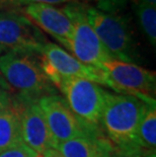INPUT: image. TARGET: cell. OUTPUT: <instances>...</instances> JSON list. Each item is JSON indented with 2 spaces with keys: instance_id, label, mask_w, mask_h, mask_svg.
Here are the masks:
<instances>
[{
  "instance_id": "4",
  "label": "cell",
  "mask_w": 156,
  "mask_h": 157,
  "mask_svg": "<svg viewBox=\"0 0 156 157\" xmlns=\"http://www.w3.org/2000/svg\"><path fill=\"white\" fill-rule=\"evenodd\" d=\"M105 74V86L119 94L131 95L146 103H156V75L154 71L136 63L111 59L99 67Z\"/></svg>"
},
{
  "instance_id": "20",
  "label": "cell",
  "mask_w": 156,
  "mask_h": 157,
  "mask_svg": "<svg viewBox=\"0 0 156 157\" xmlns=\"http://www.w3.org/2000/svg\"><path fill=\"white\" fill-rule=\"evenodd\" d=\"M41 157H65L62 154L61 152H59L57 149H49L47 151H45L43 154L41 155Z\"/></svg>"
},
{
  "instance_id": "25",
  "label": "cell",
  "mask_w": 156,
  "mask_h": 157,
  "mask_svg": "<svg viewBox=\"0 0 156 157\" xmlns=\"http://www.w3.org/2000/svg\"><path fill=\"white\" fill-rule=\"evenodd\" d=\"M142 157H155V152H148L147 155L144 154Z\"/></svg>"
},
{
  "instance_id": "16",
  "label": "cell",
  "mask_w": 156,
  "mask_h": 157,
  "mask_svg": "<svg viewBox=\"0 0 156 157\" xmlns=\"http://www.w3.org/2000/svg\"><path fill=\"white\" fill-rule=\"evenodd\" d=\"M0 157H41V155L25 143L21 142L0 151Z\"/></svg>"
},
{
  "instance_id": "5",
  "label": "cell",
  "mask_w": 156,
  "mask_h": 157,
  "mask_svg": "<svg viewBox=\"0 0 156 157\" xmlns=\"http://www.w3.org/2000/svg\"><path fill=\"white\" fill-rule=\"evenodd\" d=\"M52 83L76 116L89 125L101 127L108 91L97 83L81 78H56Z\"/></svg>"
},
{
  "instance_id": "3",
  "label": "cell",
  "mask_w": 156,
  "mask_h": 157,
  "mask_svg": "<svg viewBox=\"0 0 156 157\" xmlns=\"http://www.w3.org/2000/svg\"><path fill=\"white\" fill-rule=\"evenodd\" d=\"M89 25L112 59L135 63L139 60L138 46L130 22L119 12L99 10L87 6Z\"/></svg>"
},
{
  "instance_id": "1",
  "label": "cell",
  "mask_w": 156,
  "mask_h": 157,
  "mask_svg": "<svg viewBox=\"0 0 156 157\" xmlns=\"http://www.w3.org/2000/svg\"><path fill=\"white\" fill-rule=\"evenodd\" d=\"M144 103L131 95L108 92L101 125L116 150L130 157L145 153L138 145L137 132Z\"/></svg>"
},
{
  "instance_id": "14",
  "label": "cell",
  "mask_w": 156,
  "mask_h": 157,
  "mask_svg": "<svg viewBox=\"0 0 156 157\" xmlns=\"http://www.w3.org/2000/svg\"><path fill=\"white\" fill-rule=\"evenodd\" d=\"M137 141L145 152H155L156 147V103H144L139 121Z\"/></svg>"
},
{
  "instance_id": "10",
  "label": "cell",
  "mask_w": 156,
  "mask_h": 157,
  "mask_svg": "<svg viewBox=\"0 0 156 157\" xmlns=\"http://www.w3.org/2000/svg\"><path fill=\"white\" fill-rule=\"evenodd\" d=\"M21 122L22 142L42 155L49 149L57 148V143L50 132L39 101L15 94Z\"/></svg>"
},
{
  "instance_id": "13",
  "label": "cell",
  "mask_w": 156,
  "mask_h": 157,
  "mask_svg": "<svg viewBox=\"0 0 156 157\" xmlns=\"http://www.w3.org/2000/svg\"><path fill=\"white\" fill-rule=\"evenodd\" d=\"M56 149L65 157H109L116 151L104 134L77 137L60 143Z\"/></svg>"
},
{
  "instance_id": "19",
  "label": "cell",
  "mask_w": 156,
  "mask_h": 157,
  "mask_svg": "<svg viewBox=\"0 0 156 157\" xmlns=\"http://www.w3.org/2000/svg\"><path fill=\"white\" fill-rule=\"evenodd\" d=\"M24 0H0V11L21 7Z\"/></svg>"
},
{
  "instance_id": "22",
  "label": "cell",
  "mask_w": 156,
  "mask_h": 157,
  "mask_svg": "<svg viewBox=\"0 0 156 157\" xmlns=\"http://www.w3.org/2000/svg\"><path fill=\"white\" fill-rule=\"evenodd\" d=\"M138 2L146 3V4H150V5L156 6V0H138Z\"/></svg>"
},
{
  "instance_id": "8",
  "label": "cell",
  "mask_w": 156,
  "mask_h": 157,
  "mask_svg": "<svg viewBox=\"0 0 156 157\" xmlns=\"http://www.w3.org/2000/svg\"><path fill=\"white\" fill-rule=\"evenodd\" d=\"M39 105L57 146L77 137L102 134L99 127L89 125L76 116L65 98L58 93L42 98Z\"/></svg>"
},
{
  "instance_id": "21",
  "label": "cell",
  "mask_w": 156,
  "mask_h": 157,
  "mask_svg": "<svg viewBox=\"0 0 156 157\" xmlns=\"http://www.w3.org/2000/svg\"><path fill=\"white\" fill-rule=\"evenodd\" d=\"M2 88L8 89V88H9V86L7 85V83L5 82V80L3 79V77L1 76V74H0V89H2ZM9 89H10V88H9Z\"/></svg>"
},
{
  "instance_id": "17",
  "label": "cell",
  "mask_w": 156,
  "mask_h": 157,
  "mask_svg": "<svg viewBox=\"0 0 156 157\" xmlns=\"http://www.w3.org/2000/svg\"><path fill=\"white\" fill-rule=\"evenodd\" d=\"M99 10L107 12H119L127 4L128 0H95Z\"/></svg>"
},
{
  "instance_id": "23",
  "label": "cell",
  "mask_w": 156,
  "mask_h": 157,
  "mask_svg": "<svg viewBox=\"0 0 156 157\" xmlns=\"http://www.w3.org/2000/svg\"><path fill=\"white\" fill-rule=\"evenodd\" d=\"M109 157H130V156H127V155L123 154V153H121V152H119L118 150H116V151L112 153Z\"/></svg>"
},
{
  "instance_id": "6",
  "label": "cell",
  "mask_w": 156,
  "mask_h": 157,
  "mask_svg": "<svg viewBox=\"0 0 156 157\" xmlns=\"http://www.w3.org/2000/svg\"><path fill=\"white\" fill-rule=\"evenodd\" d=\"M87 6L86 3L69 2L63 8L73 25V35L68 51L84 64L99 68L102 63L112 58L89 25L86 16Z\"/></svg>"
},
{
  "instance_id": "7",
  "label": "cell",
  "mask_w": 156,
  "mask_h": 157,
  "mask_svg": "<svg viewBox=\"0 0 156 157\" xmlns=\"http://www.w3.org/2000/svg\"><path fill=\"white\" fill-rule=\"evenodd\" d=\"M47 40L25 13L10 9L0 11V55L8 52L40 53Z\"/></svg>"
},
{
  "instance_id": "18",
  "label": "cell",
  "mask_w": 156,
  "mask_h": 157,
  "mask_svg": "<svg viewBox=\"0 0 156 157\" xmlns=\"http://www.w3.org/2000/svg\"><path fill=\"white\" fill-rule=\"evenodd\" d=\"M70 0H24L22 6H26L29 4H49V5H56L62 4V3H69Z\"/></svg>"
},
{
  "instance_id": "9",
  "label": "cell",
  "mask_w": 156,
  "mask_h": 157,
  "mask_svg": "<svg viewBox=\"0 0 156 157\" xmlns=\"http://www.w3.org/2000/svg\"><path fill=\"white\" fill-rule=\"evenodd\" d=\"M42 66L51 82L56 78H81L105 86L101 69L82 63L56 44L47 43L41 51Z\"/></svg>"
},
{
  "instance_id": "11",
  "label": "cell",
  "mask_w": 156,
  "mask_h": 157,
  "mask_svg": "<svg viewBox=\"0 0 156 157\" xmlns=\"http://www.w3.org/2000/svg\"><path fill=\"white\" fill-rule=\"evenodd\" d=\"M24 12L36 25L68 50L73 35V25L63 9L49 4H29L25 7Z\"/></svg>"
},
{
  "instance_id": "15",
  "label": "cell",
  "mask_w": 156,
  "mask_h": 157,
  "mask_svg": "<svg viewBox=\"0 0 156 157\" xmlns=\"http://www.w3.org/2000/svg\"><path fill=\"white\" fill-rule=\"evenodd\" d=\"M135 12L142 33L149 43L156 45V6L138 2L135 6Z\"/></svg>"
},
{
  "instance_id": "24",
  "label": "cell",
  "mask_w": 156,
  "mask_h": 157,
  "mask_svg": "<svg viewBox=\"0 0 156 157\" xmlns=\"http://www.w3.org/2000/svg\"><path fill=\"white\" fill-rule=\"evenodd\" d=\"M71 2H80V3H86L89 1H95V0H70Z\"/></svg>"
},
{
  "instance_id": "2",
  "label": "cell",
  "mask_w": 156,
  "mask_h": 157,
  "mask_svg": "<svg viewBox=\"0 0 156 157\" xmlns=\"http://www.w3.org/2000/svg\"><path fill=\"white\" fill-rule=\"evenodd\" d=\"M0 74L9 88L21 98L39 101L58 93L43 69L40 53L17 51L0 55Z\"/></svg>"
},
{
  "instance_id": "12",
  "label": "cell",
  "mask_w": 156,
  "mask_h": 157,
  "mask_svg": "<svg viewBox=\"0 0 156 157\" xmlns=\"http://www.w3.org/2000/svg\"><path fill=\"white\" fill-rule=\"evenodd\" d=\"M22 142L18 108L11 89H0V151Z\"/></svg>"
}]
</instances>
